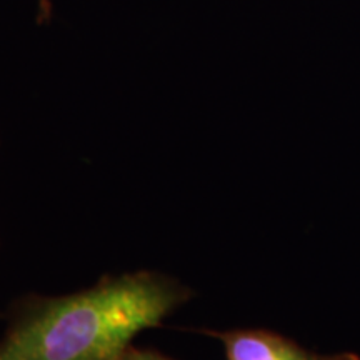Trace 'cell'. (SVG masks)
<instances>
[{
  "label": "cell",
  "instance_id": "2",
  "mask_svg": "<svg viewBox=\"0 0 360 360\" xmlns=\"http://www.w3.org/2000/svg\"><path fill=\"white\" fill-rule=\"evenodd\" d=\"M199 334L222 342L227 360H360L354 352L319 354L269 328H197Z\"/></svg>",
  "mask_w": 360,
  "mask_h": 360
},
{
  "label": "cell",
  "instance_id": "1",
  "mask_svg": "<svg viewBox=\"0 0 360 360\" xmlns=\"http://www.w3.org/2000/svg\"><path fill=\"white\" fill-rule=\"evenodd\" d=\"M167 274L137 270L58 297L25 299L0 340V360H122L135 337L192 299Z\"/></svg>",
  "mask_w": 360,
  "mask_h": 360
},
{
  "label": "cell",
  "instance_id": "3",
  "mask_svg": "<svg viewBox=\"0 0 360 360\" xmlns=\"http://www.w3.org/2000/svg\"><path fill=\"white\" fill-rule=\"evenodd\" d=\"M122 360H175L169 355L162 354L160 350L150 347H137V345H130L122 355Z\"/></svg>",
  "mask_w": 360,
  "mask_h": 360
}]
</instances>
